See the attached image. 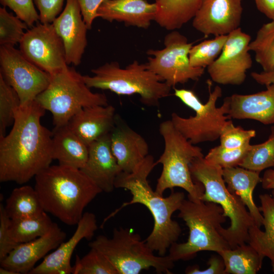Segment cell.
<instances>
[{"instance_id":"1","label":"cell","mask_w":274,"mask_h":274,"mask_svg":"<svg viewBox=\"0 0 274 274\" xmlns=\"http://www.w3.org/2000/svg\"><path fill=\"white\" fill-rule=\"evenodd\" d=\"M46 110L36 101L20 105L13 127L0 137V182H28L51 165L53 132L42 125Z\"/></svg>"},{"instance_id":"2","label":"cell","mask_w":274,"mask_h":274,"mask_svg":"<svg viewBox=\"0 0 274 274\" xmlns=\"http://www.w3.org/2000/svg\"><path fill=\"white\" fill-rule=\"evenodd\" d=\"M156 165L154 157L149 154L134 171L131 173L121 172L118 175L115 187L128 190L132 197L107 216L101 227L123 208L134 203L142 204L149 210L154 219L153 229L145 241L158 255L164 256L182 232L180 226L172 217L179 211L185 195L182 192H172L168 196L163 197L153 190L147 178Z\"/></svg>"},{"instance_id":"3","label":"cell","mask_w":274,"mask_h":274,"mask_svg":"<svg viewBox=\"0 0 274 274\" xmlns=\"http://www.w3.org/2000/svg\"><path fill=\"white\" fill-rule=\"evenodd\" d=\"M44 211L68 225H77L85 208L101 190L80 169L50 165L35 177Z\"/></svg>"},{"instance_id":"4","label":"cell","mask_w":274,"mask_h":274,"mask_svg":"<svg viewBox=\"0 0 274 274\" xmlns=\"http://www.w3.org/2000/svg\"><path fill=\"white\" fill-rule=\"evenodd\" d=\"M190 170L193 180L204 187L201 200L219 204L224 216L229 219V227H221L220 232L230 248L247 243L249 229L255 223L241 199L228 189L223 177V168L200 157L192 160Z\"/></svg>"},{"instance_id":"5","label":"cell","mask_w":274,"mask_h":274,"mask_svg":"<svg viewBox=\"0 0 274 274\" xmlns=\"http://www.w3.org/2000/svg\"><path fill=\"white\" fill-rule=\"evenodd\" d=\"M179 211L178 217L185 222L189 236L186 242H176L169 248L168 255L174 262L190 260L201 251L219 254L230 248L220 232L221 225L227 218L219 204L184 199Z\"/></svg>"},{"instance_id":"6","label":"cell","mask_w":274,"mask_h":274,"mask_svg":"<svg viewBox=\"0 0 274 274\" xmlns=\"http://www.w3.org/2000/svg\"><path fill=\"white\" fill-rule=\"evenodd\" d=\"M83 75L87 86L109 90L118 95L138 94L141 102L148 107H157L159 100L170 95L172 87L150 71L145 63L137 60L122 68L116 61L107 62Z\"/></svg>"},{"instance_id":"7","label":"cell","mask_w":274,"mask_h":274,"mask_svg":"<svg viewBox=\"0 0 274 274\" xmlns=\"http://www.w3.org/2000/svg\"><path fill=\"white\" fill-rule=\"evenodd\" d=\"M159 133L164 141V150L156 164L162 165V170L157 180L155 191L162 195L168 189L182 188L188 192V199L201 200L204 189L195 182L190 170V164L196 158L204 157L202 149L192 144L174 125L171 120L162 122Z\"/></svg>"},{"instance_id":"8","label":"cell","mask_w":274,"mask_h":274,"mask_svg":"<svg viewBox=\"0 0 274 274\" xmlns=\"http://www.w3.org/2000/svg\"><path fill=\"white\" fill-rule=\"evenodd\" d=\"M50 76L48 86L36 100L52 113L55 128L66 125L84 108L109 105L104 93L92 92L83 75L68 65Z\"/></svg>"},{"instance_id":"9","label":"cell","mask_w":274,"mask_h":274,"mask_svg":"<svg viewBox=\"0 0 274 274\" xmlns=\"http://www.w3.org/2000/svg\"><path fill=\"white\" fill-rule=\"evenodd\" d=\"M88 245L102 253L118 274H138L151 267L157 273H170L174 266L168 255H155L145 241L128 228H115L111 238L99 235Z\"/></svg>"},{"instance_id":"10","label":"cell","mask_w":274,"mask_h":274,"mask_svg":"<svg viewBox=\"0 0 274 274\" xmlns=\"http://www.w3.org/2000/svg\"><path fill=\"white\" fill-rule=\"evenodd\" d=\"M209 96L203 104L194 91L186 89H174V95L195 113L193 116L184 118L176 113L171 115L175 127L192 144L197 145L206 142H214L220 138L222 129L228 119V96L223 104L216 107L218 99L222 96V89L216 86L211 91V82L208 81Z\"/></svg>"},{"instance_id":"11","label":"cell","mask_w":274,"mask_h":274,"mask_svg":"<svg viewBox=\"0 0 274 274\" xmlns=\"http://www.w3.org/2000/svg\"><path fill=\"white\" fill-rule=\"evenodd\" d=\"M193 44L177 30H172L164 38L163 49L147 50L150 56L146 64L172 87L190 80H198L204 68L193 67L190 63L189 54Z\"/></svg>"},{"instance_id":"12","label":"cell","mask_w":274,"mask_h":274,"mask_svg":"<svg viewBox=\"0 0 274 274\" xmlns=\"http://www.w3.org/2000/svg\"><path fill=\"white\" fill-rule=\"evenodd\" d=\"M1 72L16 92L21 105L30 102L48 86L51 76L28 60L14 46H1Z\"/></svg>"},{"instance_id":"13","label":"cell","mask_w":274,"mask_h":274,"mask_svg":"<svg viewBox=\"0 0 274 274\" xmlns=\"http://www.w3.org/2000/svg\"><path fill=\"white\" fill-rule=\"evenodd\" d=\"M19 44L22 54L50 75L68 65L62 41L52 23L40 22L30 27Z\"/></svg>"},{"instance_id":"14","label":"cell","mask_w":274,"mask_h":274,"mask_svg":"<svg viewBox=\"0 0 274 274\" xmlns=\"http://www.w3.org/2000/svg\"><path fill=\"white\" fill-rule=\"evenodd\" d=\"M251 40L250 36L240 27L228 35L221 54L207 67L212 81L232 85H239L245 82L246 72L253 63L249 50Z\"/></svg>"},{"instance_id":"15","label":"cell","mask_w":274,"mask_h":274,"mask_svg":"<svg viewBox=\"0 0 274 274\" xmlns=\"http://www.w3.org/2000/svg\"><path fill=\"white\" fill-rule=\"evenodd\" d=\"M242 0H202L193 27L206 37L228 35L239 27Z\"/></svg>"},{"instance_id":"16","label":"cell","mask_w":274,"mask_h":274,"mask_svg":"<svg viewBox=\"0 0 274 274\" xmlns=\"http://www.w3.org/2000/svg\"><path fill=\"white\" fill-rule=\"evenodd\" d=\"M52 23L62 41L67 64L79 65L87 45L88 29L77 0H66L64 9Z\"/></svg>"},{"instance_id":"17","label":"cell","mask_w":274,"mask_h":274,"mask_svg":"<svg viewBox=\"0 0 274 274\" xmlns=\"http://www.w3.org/2000/svg\"><path fill=\"white\" fill-rule=\"evenodd\" d=\"M66 238V233L54 222L45 235L19 244L1 262V266L19 273H29L37 262L56 249Z\"/></svg>"},{"instance_id":"18","label":"cell","mask_w":274,"mask_h":274,"mask_svg":"<svg viewBox=\"0 0 274 274\" xmlns=\"http://www.w3.org/2000/svg\"><path fill=\"white\" fill-rule=\"evenodd\" d=\"M77 225L72 237L47 255L29 274L72 273L71 260L73 253L82 239L89 240L93 236L98 227L96 216L92 213L85 212Z\"/></svg>"},{"instance_id":"19","label":"cell","mask_w":274,"mask_h":274,"mask_svg":"<svg viewBox=\"0 0 274 274\" xmlns=\"http://www.w3.org/2000/svg\"><path fill=\"white\" fill-rule=\"evenodd\" d=\"M110 134L111 150L122 172H133L149 155L146 140L117 114Z\"/></svg>"},{"instance_id":"20","label":"cell","mask_w":274,"mask_h":274,"mask_svg":"<svg viewBox=\"0 0 274 274\" xmlns=\"http://www.w3.org/2000/svg\"><path fill=\"white\" fill-rule=\"evenodd\" d=\"M110 133L88 146L87 162L80 169L106 193L113 191L116 179L122 172L111 150Z\"/></svg>"},{"instance_id":"21","label":"cell","mask_w":274,"mask_h":274,"mask_svg":"<svg viewBox=\"0 0 274 274\" xmlns=\"http://www.w3.org/2000/svg\"><path fill=\"white\" fill-rule=\"evenodd\" d=\"M157 12L155 3L146 0H105L96 15L109 22H123L128 26L148 28Z\"/></svg>"},{"instance_id":"22","label":"cell","mask_w":274,"mask_h":274,"mask_svg":"<svg viewBox=\"0 0 274 274\" xmlns=\"http://www.w3.org/2000/svg\"><path fill=\"white\" fill-rule=\"evenodd\" d=\"M116 115L115 108L112 105L85 107L74 115L67 125L88 146L111 132Z\"/></svg>"},{"instance_id":"23","label":"cell","mask_w":274,"mask_h":274,"mask_svg":"<svg viewBox=\"0 0 274 274\" xmlns=\"http://www.w3.org/2000/svg\"><path fill=\"white\" fill-rule=\"evenodd\" d=\"M266 89L250 94H233L228 96L227 115L231 119H252L264 125L274 123V83Z\"/></svg>"},{"instance_id":"24","label":"cell","mask_w":274,"mask_h":274,"mask_svg":"<svg viewBox=\"0 0 274 274\" xmlns=\"http://www.w3.org/2000/svg\"><path fill=\"white\" fill-rule=\"evenodd\" d=\"M223 177L228 189L236 194L246 206L255 224L263 225V217L253 200L254 189L261 182L260 173L236 166L223 168Z\"/></svg>"},{"instance_id":"25","label":"cell","mask_w":274,"mask_h":274,"mask_svg":"<svg viewBox=\"0 0 274 274\" xmlns=\"http://www.w3.org/2000/svg\"><path fill=\"white\" fill-rule=\"evenodd\" d=\"M52 157L59 164L81 169L85 165L89 154L88 146L65 125L54 128L53 132Z\"/></svg>"},{"instance_id":"26","label":"cell","mask_w":274,"mask_h":274,"mask_svg":"<svg viewBox=\"0 0 274 274\" xmlns=\"http://www.w3.org/2000/svg\"><path fill=\"white\" fill-rule=\"evenodd\" d=\"M259 197L261 203L259 208L263 217L264 230L253 225L249 229L247 243L264 258L270 260L274 272V190L271 194H260Z\"/></svg>"},{"instance_id":"27","label":"cell","mask_w":274,"mask_h":274,"mask_svg":"<svg viewBox=\"0 0 274 274\" xmlns=\"http://www.w3.org/2000/svg\"><path fill=\"white\" fill-rule=\"evenodd\" d=\"M202 0H155L156 22L162 27L174 30L193 19Z\"/></svg>"},{"instance_id":"28","label":"cell","mask_w":274,"mask_h":274,"mask_svg":"<svg viewBox=\"0 0 274 274\" xmlns=\"http://www.w3.org/2000/svg\"><path fill=\"white\" fill-rule=\"evenodd\" d=\"M218 254L223 260L225 274H256L261 268L264 258L248 243Z\"/></svg>"},{"instance_id":"29","label":"cell","mask_w":274,"mask_h":274,"mask_svg":"<svg viewBox=\"0 0 274 274\" xmlns=\"http://www.w3.org/2000/svg\"><path fill=\"white\" fill-rule=\"evenodd\" d=\"M4 206L11 219L35 216L44 212L36 190L29 185L14 189Z\"/></svg>"},{"instance_id":"30","label":"cell","mask_w":274,"mask_h":274,"mask_svg":"<svg viewBox=\"0 0 274 274\" xmlns=\"http://www.w3.org/2000/svg\"><path fill=\"white\" fill-rule=\"evenodd\" d=\"M53 223L47 213L44 211L35 216L11 219L9 230L12 238L21 244L45 235L50 230Z\"/></svg>"},{"instance_id":"31","label":"cell","mask_w":274,"mask_h":274,"mask_svg":"<svg viewBox=\"0 0 274 274\" xmlns=\"http://www.w3.org/2000/svg\"><path fill=\"white\" fill-rule=\"evenodd\" d=\"M249 51L264 72L274 70V20L264 24L258 30L254 40L249 45Z\"/></svg>"},{"instance_id":"32","label":"cell","mask_w":274,"mask_h":274,"mask_svg":"<svg viewBox=\"0 0 274 274\" xmlns=\"http://www.w3.org/2000/svg\"><path fill=\"white\" fill-rule=\"evenodd\" d=\"M241 167L260 173L274 167V125L268 139L262 143L251 145Z\"/></svg>"},{"instance_id":"33","label":"cell","mask_w":274,"mask_h":274,"mask_svg":"<svg viewBox=\"0 0 274 274\" xmlns=\"http://www.w3.org/2000/svg\"><path fill=\"white\" fill-rule=\"evenodd\" d=\"M228 35L216 36L192 46L189 54L191 65L205 68L212 64L221 54Z\"/></svg>"},{"instance_id":"34","label":"cell","mask_w":274,"mask_h":274,"mask_svg":"<svg viewBox=\"0 0 274 274\" xmlns=\"http://www.w3.org/2000/svg\"><path fill=\"white\" fill-rule=\"evenodd\" d=\"M72 273L118 274V272L102 253L95 249L90 248L89 252L82 258L76 255Z\"/></svg>"},{"instance_id":"35","label":"cell","mask_w":274,"mask_h":274,"mask_svg":"<svg viewBox=\"0 0 274 274\" xmlns=\"http://www.w3.org/2000/svg\"><path fill=\"white\" fill-rule=\"evenodd\" d=\"M20 100L15 90L0 74V137L6 135L7 127L12 125Z\"/></svg>"},{"instance_id":"36","label":"cell","mask_w":274,"mask_h":274,"mask_svg":"<svg viewBox=\"0 0 274 274\" xmlns=\"http://www.w3.org/2000/svg\"><path fill=\"white\" fill-rule=\"evenodd\" d=\"M27 25L6 7L0 8L1 46H14L20 43L27 29Z\"/></svg>"},{"instance_id":"37","label":"cell","mask_w":274,"mask_h":274,"mask_svg":"<svg viewBox=\"0 0 274 274\" xmlns=\"http://www.w3.org/2000/svg\"><path fill=\"white\" fill-rule=\"evenodd\" d=\"M251 145L249 143L234 149H226L219 145L210 149L204 158L209 163L217 165L222 168L239 166Z\"/></svg>"},{"instance_id":"38","label":"cell","mask_w":274,"mask_h":274,"mask_svg":"<svg viewBox=\"0 0 274 274\" xmlns=\"http://www.w3.org/2000/svg\"><path fill=\"white\" fill-rule=\"evenodd\" d=\"M255 135V130H245L241 126H235L231 120H228L219 138L220 145L228 149L239 148L249 144Z\"/></svg>"},{"instance_id":"39","label":"cell","mask_w":274,"mask_h":274,"mask_svg":"<svg viewBox=\"0 0 274 274\" xmlns=\"http://www.w3.org/2000/svg\"><path fill=\"white\" fill-rule=\"evenodd\" d=\"M0 2L3 7L12 10L29 27H32L40 20L33 0H0Z\"/></svg>"},{"instance_id":"40","label":"cell","mask_w":274,"mask_h":274,"mask_svg":"<svg viewBox=\"0 0 274 274\" xmlns=\"http://www.w3.org/2000/svg\"><path fill=\"white\" fill-rule=\"evenodd\" d=\"M11 219L7 214L3 202L0 203V261L19 244L11 237L9 226Z\"/></svg>"},{"instance_id":"41","label":"cell","mask_w":274,"mask_h":274,"mask_svg":"<svg viewBox=\"0 0 274 274\" xmlns=\"http://www.w3.org/2000/svg\"><path fill=\"white\" fill-rule=\"evenodd\" d=\"M39 10L40 22L52 23L61 13L64 0H33Z\"/></svg>"},{"instance_id":"42","label":"cell","mask_w":274,"mask_h":274,"mask_svg":"<svg viewBox=\"0 0 274 274\" xmlns=\"http://www.w3.org/2000/svg\"><path fill=\"white\" fill-rule=\"evenodd\" d=\"M208 264L209 267L203 270H200L197 265L188 266L185 270V273L187 274H225V264L220 255L211 256Z\"/></svg>"},{"instance_id":"43","label":"cell","mask_w":274,"mask_h":274,"mask_svg":"<svg viewBox=\"0 0 274 274\" xmlns=\"http://www.w3.org/2000/svg\"><path fill=\"white\" fill-rule=\"evenodd\" d=\"M105 0H77L83 19L88 29L92 28L94 20L97 18L98 8Z\"/></svg>"},{"instance_id":"44","label":"cell","mask_w":274,"mask_h":274,"mask_svg":"<svg viewBox=\"0 0 274 274\" xmlns=\"http://www.w3.org/2000/svg\"><path fill=\"white\" fill-rule=\"evenodd\" d=\"M259 11L274 20V0H254Z\"/></svg>"},{"instance_id":"45","label":"cell","mask_w":274,"mask_h":274,"mask_svg":"<svg viewBox=\"0 0 274 274\" xmlns=\"http://www.w3.org/2000/svg\"><path fill=\"white\" fill-rule=\"evenodd\" d=\"M252 78L258 84L267 86L274 83V70L269 72H262L261 73L252 72L251 73Z\"/></svg>"},{"instance_id":"46","label":"cell","mask_w":274,"mask_h":274,"mask_svg":"<svg viewBox=\"0 0 274 274\" xmlns=\"http://www.w3.org/2000/svg\"><path fill=\"white\" fill-rule=\"evenodd\" d=\"M261 183L263 189L274 190V167L264 172Z\"/></svg>"},{"instance_id":"47","label":"cell","mask_w":274,"mask_h":274,"mask_svg":"<svg viewBox=\"0 0 274 274\" xmlns=\"http://www.w3.org/2000/svg\"><path fill=\"white\" fill-rule=\"evenodd\" d=\"M0 273L1 274H17L16 272L12 271V270L5 268L4 267H0Z\"/></svg>"}]
</instances>
